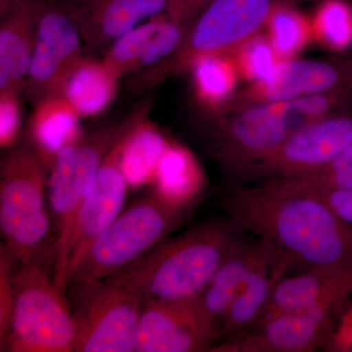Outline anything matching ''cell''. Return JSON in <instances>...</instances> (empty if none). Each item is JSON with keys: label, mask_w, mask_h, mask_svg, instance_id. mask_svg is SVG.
<instances>
[{"label": "cell", "mask_w": 352, "mask_h": 352, "mask_svg": "<svg viewBox=\"0 0 352 352\" xmlns=\"http://www.w3.org/2000/svg\"><path fill=\"white\" fill-rule=\"evenodd\" d=\"M17 261L2 243L0 248V349L6 344L11 315H12L15 287L14 275Z\"/></svg>", "instance_id": "31"}, {"label": "cell", "mask_w": 352, "mask_h": 352, "mask_svg": "<svg viewBox=\"0 0 352 352\" xmlns=\"http://www.w3.org/2000/svg\"><path fill=\"white\" fill-rule=\"evenodd\" d=\"M265 29L280 60L295 57L314 36L311 21L287 1L274 2Z\"/></svg>", "instance_id": "26"}, {"label": "cell", "mask_w": 352, "mask_h": 352, "mask_svg": "<svg viewBox=\"0 0 352 352\" xmlns=\"http://www.w3.org/2000/svg\"><path fill=\"white\" fill-rule=\"evenodd\" d=\"M296 178L318 188L352 189V143L327 166Z\"/></svg>", "instance_id": "30"}, {"label": "cell", "mask_w": 352, "mask_h": 352, "mask_svg": "<svg viewBox=\"0 0 352 352\" xmlns=\"http://www.w3.org/2000/svg\"><path fill=\"white\" fill-rule=\"evenodd\" d=\"M265 249V243L248 233L221 263L198 298L217 340L229 308L251 271L263 258Z\"/></svg>", "instance_id": "20"}, {"label": "cell", "mask_w": 352, "mask_h": 352, "mask_svg": "<svg viewBox=\"0 0 352 352\" xmlns=\"http://www.w3.org/2000/svg\"><path fill=\"white\" fill-rule=\"evenodd\" d=\"M76 352H132L144 300L119 274L74 281Z\"/></svg>", "instance_id": "8"}, {"label": "cell", "mask_w": 352, "mask_h": 352, "mask_svg": "<svg viewBox=\"0 0 352 352\" xmlns=\"http://www.w3.org/2000/svg\"><path fill=\"white\" fill-rule=\"evenodd\" d=\"M44 0H18L0 12V92L24 89Z\"/></svg>", "instance_id": "19"}, {"label": "cell", "mask_w": 352, "mask_h": 352, "mask_svg": "<svg viewBox=\"0 0 352 352\" xmlns=\"http://www.w3.org/2000/svg\"><path fill=\"white\" fill-rule=\"evenodd\" d=\"M295 266L291 256L266 244L263 258L245 279L227 312L217 344L251 329L263 314L277 285Z\"/></svg>", "instance_id": "18"}, {"label": "cell", "mask_w": 352, "mask_h": 352, "mask_svg": "<svg viewBox=\"0 0 352 352\" xmlns=\"http://www.w3.org/2000/svg\"><path fill=\"white\" fill-rule=\"evenodd\" d=\"M189 207L156 191L138 199L92 242L69 285L103 279L126 270L177 228Z\"/></svg>", "instance_id": "7"}, {"label": "cell", "mask_w": 352, "mask_h": 352, "mask_svg": "<svg viewBox=\"0 0 352 352\" xmlns=\"http://www.w3.org/2000/svg\"><path fill=\"white\" fill-rule=\"evenodd\" d=\"M352 88V54L324 60H280L266 82L236 92L238 103L293 100Z\"/></svg>", "instance_id": "13"}, {"label": "cell", "mask_w": 352, "mask_h": 352, "mask_svg": "<svg viewBox=\"0 0 352 352\" xmlns=\"http://www.w3.org/2000/svg\"><path fill=\"white\" fill-rule=\"evenodd\" d=\"M164 14L136 25L124 32L104 52L102 58L118 78L138 71L139 62L150 39L163 21Z\"/></svg>", "instance_id": "28"}, {"label": "cell", "mask_w": 352, "mask_h": 352, "mask_svg": "<svg viewBox=\"0 0 352 352\" xmlns=\"http://www.w3.org/2000/svg\"><path fill=\"white\" fill-rule=\"evenodd\" d=\"M275 0H212L192 23L182 45L155 69L164 74L187 73L206 55H231L263 32Z\"/></svg>", "instance_id": "9"}, {"label": "cell", "mask_w": 352, "mask_h": 352, "mask_svg": "<svg viewBox=\"0 0 352 352\" xmlns=\"http://www.w3.org/2000/svg\"><path fill=\"white\" fill-rule=\"evenodd\" d=\"M43 259L19 264L10 327L0 351L73 352L76 324L67 293L55 284Z\"/></svg>", "instance_id": "6"}, {"label": "cell", "mask_w": 352, "mask_h": 352, "mask_svg": "<svg viewBox=\"0 0 352 352\" xmlns=\"http://www.w3.org/2000/svg\"><path fill=\"white\" fill-rule=\"evenodd\" d=\"M80 30L58 0H44L25 89L32 103L59 94L65 78L83 57Z\"/></svg>", "instance_id": "11"}, {"label": "cell", "mask_w": 352, "mask_h": 352, "mask_svg": "<svg viewBox=\"0 0 352 352\" xmlns=\"http://www.w3.org/2000/svg\"><path fill=\"white\" fill-rule=\"evenodd\" d=\"M201 183L200 166L193 155L182 146L170 143L157 164L154 191L173 203L190 206Z\"/></svg>", "instance_id": "25"}, {"label": "cell", "mask_w": 352, "mask_h": 352, "mask_svg": "<svg viewBox=\"0 0 352 352\" xmlns=\"http://www.w3.org/2000/svg\"><path fill=\"white\" fill-rule=\"evenodd\" d=\"M351 110L352 88L287 101L230 100L217 112L207 113L212 155L224 170L240 178L298 129Z\"/></svg>", "instance_id": "2"}, {"label": "cell", "mask_w": 352, "mask_h": 352, "mask_svg": "<svg viewBox=\"0 0 352 352\" xmlns=\"http://www.w3.org/2000/svg\"><path fill=\"white\" fill-rule=\"evenodd\" d=\"M312 187L320 194L324 200L327 201L340 219L352 226V189H324Z\"/></svg>", "instance_id": "34"}, {"label": "cell", "mask_w": 352, "mask_h": 352, "mask_svg": "<svg viewBox=\"0 0 352 352\" xmlns=\"http://www.w3.org/2000/svg\"><path fill=\"white\" fill-rule=\"evenodd\" d=\"M275 1H287L291 2V3H295V2L298 1V0H275Z\"/></svg>", "instance_id": "37"}, {"label": "cell", "mask_w": 352, "mask_h": 352, "mask_svg": "<svg viewBox=\"0 0 352 352\" xmlns=\"http://www.w3.org/2000/svg\"><path fill=\"white\" fill-rule=\"evenodd\" d=\"M351 296L352 261L314 266L285 277L258 322L283 312L323 310L340 314Z\"/></svg>", "instance_id": "15"}, {"label": "cell", "mask_w": 352, "mask_h": 352, "mask_svg": "<svg viewBox=\"0 0 352 352\" xmlns=\"http://www.w3.org/2000/svg\"><path fill=\"white\" fill-rule=\"evenodd\" d=\"M120 80L103 60L83 56L67 75L59 94L80 117H96L112 105Z\"/></svg>", "instance_id": "22"}, {"label": "cell", "mask_w": 352, "mask_h": 352, "mask_svg": "<svg viewBox=\"0 0 352 352\" xmlns=\"http://www.w3.org/2000/svg\"><path fill=\"white\" fill-rule=\"evenodd\" d=\"M91 50L105 52L118 38L170 10L175 0H58Z\"/></svg>", "instance_id": "16"}, {"label": "cell", "mask_w": 352, "mask_h": 352, "mask_svg": "<svg viewBox=\"0 0 352 352\" xmlns=\"http://www.w3.org/2000/svg\"><path fill=\"white\" fill-rule=\"evenodd\" d=\"M150 104H140L126 117L82 134L57 155L48 179L50 201L57 237L54 245L55 284L67 293L69 248L76 220L109 151L139 120L147 117Z\"/></svg>", "instance_id": "4"}, {"label": "cell", "mask_w": 352, "mask_h": 352, "mask_svg": "<svg viewBox=\"0 0 352 352\" xmlns=\"http://www.w3.org/2000/svg\"><path fill=\"white\" fill-rule=\"evenodd\" d=\"M124 135L104 159L94 187L76 220L69 248L68 285L88 248L122 212L129 187L120 164Z\"/></svg>", "instance_id": "17"}, {"label": "cell", "mask_w": 352, "mask_h": 352, "mask_svg": "<svg viewBox=\"0 0 352 352\" xmlns=\"http://www.w3.org/2000/svg\"><path fill=\"white\" fill-rule=\"evenodd\" d=\"M23 111L20 92H0V146L10 149L19 140Z\"/></svg>", "instance_id": "32"}, {"label": "cell", "mask_w": 352, "mask_h": 352, "mask_svg": "<svg viewBox=\"0 0 352 352\" xmlns=\"http://www.w3.org/2000/svg\"><path fill=\"white\" fill-rule=\"evenodd\" d=\"M8 150L0 166V227L14 258L27 264L43 259L50 239L47 168L29 144Z\"/></svg>", "instance_id": "5"}, {"label": "cell", "mask_w": 352, "mask_h": 352, "mask_svg": "<svg viewBox=\"0 0 352 352\" xmlns=\"http://www.w3.org/2000/svg\"><path fill=\"white\" fill-rule=\"evenodd\" d=\"M352 143V110L333 113L298 129L274 152L250 166L243 182L302 177L320 170Z\"/></svg>", "instance_id": "10"}, {"label": "cell", "mask_w": 352, "mask_h": 352, "mask_svg": "<svg viewBox=\"0 0 352 352\" xmlns=\"http://www.w3.org/2000/svg\"><path fill=\"white\" fill-rule=\"evenodd\" d=\"M221 210L248 233L314 267L352 261V226L298 178H267L229 187Z\"/></svg>", "instance_id": "1"}, {"label": "cell", "mask_w": 352, "mask_h": 352, "mask_svg": "<svg viewBox=\"0 0 352 352\" xmlns=\"http://www.w3.org/2000/svg\"><path fill=\"white\" fill-rule=\"evenodd\" d=\"M312 34L333 50H344L352 43L351 0H320L311 20Z\"/></svg>", "instance_id": "27"}, {"label": "cell", "mask_w": 352, "mask_h": 352, "mask_svg": "<svg viewBox=\"0 0 352 352\" xmlns=\"http://www.w3.org/2000/svg\"><path fill=\"white\" fill-rule=\"evenodd\" d=\"M212 0H185V6H186V12L191 23L194 22L197 16L201 11L208 6Z\"/></svg>", "instance_id": "35"}, {"label": "cell", "mask_w": 352, "mask_h": 352, "mask_svg": "<svg viewBox=\"0 0 352 352\" xmlns=\"http://www.w3.org/2000/svg\"><path fill=\"white\" fill-rule=\"evenodd\" d=\"M339 314L323 310L283 312L219 342L217 352H312L323 349Z\"/></svg>", "instance_id": "14"}, {"label": "cell", "mask_w": 352, "mask_h": 352, "mask_svg": "<svg viewBox=\"0 0 352 352\" xmlns=\"http://www.w3.org/2000/svg\"><path fill=\"white\" fill-rule=\"evenodd\" d=\"M217 340V333L198 300H148L141 309L134 351H210Z\"/></svg>", "instance_id": "12"}, {"label": "cell", "mask_w": 352, "mask_h": 352, "mask_svg": "<svg viewBox=\"0 0 352 352\" xmlns=\"http://www.w3.org/2000/svg\"><path fill=\"white\" fill-rule=\"evenodd\" d=\"M170 141L147 117L139 120L122 138L120 164L129 187L153 184L157 164Z\"/></svg>", "instance_id": "23"}, {"label": "cell", "mask_w": 352, "mask_h": 352, "mask_svg": "<svg viewBox=\"0 0 352 352\" xmlns=\"http://www.w3.org/2000/svg\"><path fill=\"white\" fill-rule=\"evenodd\" d=\"M17 1L18 0H0V12H3Z\"/></svg>", "instance_id": "36"}, {"label": "cell", "mask_w": 352, "mask_h": 352, "mask_svg": "<svg viewBox=\"0 0 352 352\" xmlns=\"http://www.w3.org/2000/svg\"><path fill=\"white\" fill-rule=\"evenodd\" d=\"M247 234L228 215L208 219L162 241L118 274L144 302H192Z\"/></svg>", "instance_id": "3"}, {"label": "cell", "mask_w": 352, "mask_h": 352, "mask_svg": "<svg viewBox=\"0 0 352 352\" xmlns=\"http://www.w3.org/2000/svg\"><path fill=\"white\" fill-rule=\"evenodd\" d=\"M34 106L27 126L28 144L50 170L59 152L82 138V117L61 94L44 97Z\"/></svg>", "instance_id": "21"}, {"label": "cell", "mask_w": 352, "mask_h": 352, "mask_svg": "<svg viewBox=\"0 0 352 352\" xmlns=\"http://www.w3.org/2000/svg\"><path fill=\"white\" fill-rule=\"evenodd\" d=\"M324 351L352 352V300L346 302L336 319Z\"/></svg>", "instance_id": "33"}, {"label": "cell", "mask_w": 352, "mask_h": 352, "mask_svg": "<svg viewBox=\"0 0 352 352\" xmlns=\"http://www.w3.org/2000/svg\"><path fill=\"white\" fill-rule=\"evenodd\" d=\"M198 103L208 113L217 112L235 95L240 75L232 55H206L188 72Z\"/></svg>", "instance_id": "24"}, {"label": "cell", "mask_w": 352, "mask_h": 352, "mask_svg": "<svg viewBox=\"0 0 352 352\" xmlns=\"http://www.w3.org/2000/svg\"><path fill=\"white\" fill-rule=\"evenodd\" d=\"M351 3H352V0H351Z\"/></svg>", "instance_id": "38"}, {"label": "cell", "mask_w": 352, "mask_h": 352, "mask_svg": "<svg viewBox=\"0 0 352 352\" xmlns=\"http://www.w3.org/2000/svg\"><path fill=\"white\" fill-rule=\"evenodd\" d=\"M240 76L247 82H266L274 73L280 59L267 34H258L233 53Z\"/></svg>", "instance_id": "29"}]
</instances>
